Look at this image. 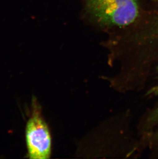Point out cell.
Masks as SVG:
<instances>
[{"mask_svg": "<svg viewBox=\"0 0 158 159\" xmlns=\"http://www.w3.org/2000/svg\"><path fill=\"white\" fill-rule=\"evenodd\" d=\"M112 52L123 80L134 88H145L158 68V14L139 32L116 36Z\"/></svg>", "mask_w": 158, "mask_h": 159, "instance_id": "6da1fadb", "label": "cell"}, {"mask_svg": "<svg viewBox=\"0 0 158 159\" xmlns=\"http://www.w3.org/2000/svg\"><path fill=\"white\" fill-rule=\"evenodd\" d=\"M131 116L127 110L101 124L82 140L76 155L138 157L144 150L139 137L131 130Z\"/></svg>", "mask_w": 158, "mask_h": 159, "instance_id": "7a4b0ae2", "label": "cell"}, {"mask_svg": "<svg viewBox=\"0 0 158 159\" xmlns=\"http://www.w3.org/2000/svg\"><path fill=\"white\" fill-rule=\"evenodd\" d=\"M88 16L103 29H121L136 22L140 13L139 0H84Z\"/></svg>", "mask_w": 158, "mask_h": 159, "instance_id": "3957f363", "label": "cell"}, {"mask_svg": "<svg viewBox=\"0 0 158 159\" xmlns=\"http://www.w3.org/2000/svg\"><path fill=\"white\" fill-rule=\"evenodd\" d=\"M25 137L29 158H50L52 153L51 134L42 113V107L36 98L32 99L30 116L26 125Z\"/></svg>", "mask_w": 158, "mask_h": 159, "instance_id": "277c9868", "label": "cell"}, {"mask_svg": "<svg viewBox=\"0 0 158 159\" xmlns=\"http://www.w3.org/2000/svg\"><path fill=\"white\" fill-rule=\"evenodd\" d=\"M158 127V102L145 111L139 119L137 134L141 136Z\"/></svg>", "mask_w": 158, "mask_h": 159, "instance_id": "5b68a950", "label": "cell"}, {"mask_svg": "<svg viewBox=\"0 0 158 159\" xmlns=\"http://www.w3.org/2000/svg\"><path fill=\"white\" fill-rule=\"evenodd\" d=\"M139 138L143 149L148 150L151 158H158V127Z\"/></svg>", "mask_w": 158, "mask_h": 159, "instance_id": "8992f818", "label": "cell"}, {"mask_svg": "<svg viewBox=\"0 0 158 159\" xmlns=\"http://www.w3.org/2000/svg\"><path fill=\"white\" fill-rule=\"evenodd\" d=\"M146 96L149 97H155L158 96V84L153 87L151 88L148 90L146 93Z\"/></svg>", "mask_w": 158, "mask_h": 159, "instance_id": "52a82bcc", "label": "cell"}]
</instances>
